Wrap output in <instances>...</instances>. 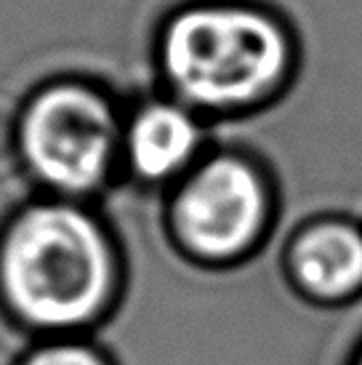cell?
I'll use <instances>...</instances> for the list:
<instances>
[{"instance_id":"cell-1","label":"cell","mask_w":362,"mask_h":365,"mask_svg":"<svg viewBox=\"0 0 362 365\" xmlns=\"http://www.w3.org/2000/svg\"><path fill=\"white\" fill-rule=\"evenodd\" d=\"M118 285L115 240L81 200L46 195L0 232V304L30 331L81 334L104 317Z\"/></svg>"},{"instance_id":"cell-2","label":"cell","mask_w":362,"mask_h":365,"mask_svg":"<svg viewBox=\"0 0 362 365\" xmlns=\"http://www.w3.org/2000/svg\"><path fill=\"white\" fill-rule=\"evenodd\" d=\"M155 56L173 99L197 115H237L288 83L296 38L259 0H190L162 19Z\"/></svg>"},{"instance_id":"cell-3","label":"cell","mask_w":362,"mask_h":365,"mask_svg":"<svg viewBox=\"0 0 362 365\" xmlns=\"http://www.w3.org/2000/svg\"><path fill=\"white\" fill-rule=\"evenodd\" d=\"M123 120L107 91L64 78L41 86L16 120L21 168L46 195L83 200L110 182L120 163Z\"/></svg>"},{"instance_id":"cell-4","label":"cell","mask_w":362,"mask_h":365,"mask_svg":"<svg viewBox=\"0 0 362 365\" xmlns=\"http://www.w3.org/2000/svg\"><path fill=\"white\" fill-rule=\"evenodd\" d=\"M262 168L237 153L202 155L173 184L168 235L192 262L224 267L253 254L272 222Z\"/></svg>"},{"instance_id":"cell-5","label":"cell","mask_w":362,"mask_h":365,"mask_svg":"<svg viewBox=\"0 0 362 365\" xmlns=\"http://www.w3.org/2000/svg\"><path fill=\"white\" fill-rule=\"evenodd\" d=\"M202 115L173 96L144 102L123 120L120 163L141 184H176L202 158Z\"/></svg>"},{"instance_id":"cell-6","label":"cell","mask_w":362,"mask_h":365,"mask_svg":"<svg viewBox=\"0 0 362 365\" xmlns=\"http://www.w3.org/2000/svg\"><path fill=\"white\" fill-rule=\"evenodd\" d=\"M285 269L296 291L320 304L362 294V230L341 219H320L293 235Z\"/></svg>"},{"instance_id":"cell-7","label":"cell","mask_w":362,"mask_h":365,"mask_svg":"<svg viewBox=\"0 0 362 365\" xmlns=\"http://www.w3.org/2000/svg\"><path fill=\"white\" fill-rule=\"evenodd\" d=\"M16 365H112L101 349L78 336H48Z\"/></svg>"},{"instance_id":"cell-8","label":"cell","mask_w":362,"mask_h":365,"mask_svg":"<svg viewBox=\"0 0 362 365\" xmlns=\"http://www.w3.org/2000/svg\"><path fill=\"white\" fill-rule=\"evenodd\" d=\"M354 365H362V349H360V355H357V360H354Z\"/></svg>"}]
</instances>
